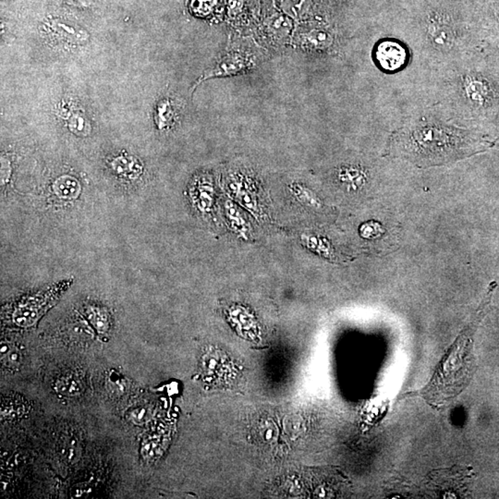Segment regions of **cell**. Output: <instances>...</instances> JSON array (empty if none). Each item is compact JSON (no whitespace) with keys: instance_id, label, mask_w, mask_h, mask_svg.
<instances>
[{"instance_id":"obj_1","label":"cell","mask_w":499,"mask_h":499,"mask_svg":"<svg viewBox=\"0 0 499 499\" xmlns=\"http://www.w3.org/2000/svg\"><path fill=\"white\" fill-rule=\"evenodd\" d=\"M488 141L465 129L424 118L400 129L392 137L389 153L416 166H442L484 151Z\"/></svg>"},{"instance_id":"obj_2","label":"cell","mask_w":499,"mask_h":499,"mask_svg":"<svg viewBox=\"0 0 499 499\" xmlns=\"http://www.w3.org/2000/svg\"><path fill=\"white\" fill-rule=\"evenodd\" d=\"M495 286V283L490 286L488 293L474 320L457 336L428 385L420 391L412 393V396H421L431 405L438 407L444 405L465 389L472 371V338L489 305Z\"/></svg>"},{"instance_id":"obj_3","label":"cell","mask_w":499,"mask_h":499,"mask_svg":"<svg viewBox=\"0 0 499 499\" xmlns=\"http://www.w3.org/2000/svg\"><path fill=\"white\" fill-rule=\"evenodd\" d=\"M450 100L465 114L487 116L499 108V84L488 73L463 69L448 82Z\"/></svg>"},{"instance_id":"obj_4","label":"cell","mask_w":499,"mask_h":499,"mask_svg":"<svg viewBox=\"0 0 499 499\" xmlns=\"http://www.w3.org/2000/svg\"><path fill=\"white\" fill-rule=\"evenodd\" d=\"M422 25L427 42L439 51H450L459 40V22L450 8L442 4L428 6Z\"/></svg>"},{"instance_id":"obj_5","label":"cell","mask_w":499,"mask_h":499,"mask_svg":"<svg viewBox=\"0 0 499 499\" xmlns=\"http://www.w3.org/2000/svg\"><path fill=\"white\" fill-rule=\"evenodd\" d=\"M72 282L67 280L52 286L45 291L23 298L11 312V323L20 329L34 327L58 303Z\"/></svg>"},{"instance_id":"obj_6","label":"cell","mask_w":499,"mask_h":499,"mask_svg":"<svg viewBox=\"0 0 499 499\" xmlns=\"http://www.w3.org/2000/svg\"><path fill=\"white\" fill-rule=\"evenodd\" d=\"M309 480L310 494L312 498H334L347 495L350 484L346 477L338 469H315L307 474Z\"/></svg>"},{"instance_id":"obj_7","label":"cell","mask_w":499,"mask_h":499,"mask_svg":"<svg viewBox=\"0 0 499 499\" xmlns=\"http://www.w3.org/2000/svg\"><path fill=\"white\" fill-rule=\"evenodd\" d=\"M253 58L252 55L246 50L241 49H230L226 51V54L217 61L212 69L208 70L202 77L200 81L212 78V77H223L237 75L239 73L246 72L253 67ZM198 82V84H199Z\"/></svg>"},{"instance_id":"obj_8","label":"cell","mask_w":499,"mask_h":499,"mask_svg":"<svg viewBox=\"0 0 499 499\" xmlns=\"http://www.w3.org/2000/svg\"><path fill=\"white\" fill-rule=\"evenodd\" d=\"M293 25L291 18L285 13H274L264 22V42L273 47L285 46L291 37Z\"/></svg>"},{"instance_id":"obj_9","label":"cell","mask_w":499,"mask_h":499,"mask_svg":"<svg viewBox=\"0 0 499 499\" xmlns=\"http://www.w3.org/2000/svg\"><path fill=\"white\" fill-rule=\"evenodd\" d=\"M407 56L406 49L395 41L381 42L374 52L377 63L389 72L401 69L406 64Z\"/></svg>"},{"instance_id":"obj_10","label":"cell","mask_w":499,"mask_h":499,"mask_svg":"<svg viewBox=\"0 0 499 499\" xmlns=\"http://www.w3.org/2000/svg\"><path fill=\"white\" fill-rule=\"evenodd\" d=\"M49 31L64 42L82 45L89 40V32L77 23L69 20L54 19L49 23Z\"/></svg>"},{"instance_id":"obj_11","label":"cell","mask_w":499,"mask_h":499,"mask_svg":"<svg viewBox=\"0 0 499 499\" xmlns=\"http://www.w3.org/2000/svg\"><path fill=\"white\" fill-rule=\"evenodd\" d=\"M193 199L196 208L203 214L211 211L214 205L215 189L209 177L203 176L198 179L194 186Z\"/></svg>"},{"instance_id":"obj_12","label":"cell","mask_w":499,"mask_h":499,"mask_svg":"<svg viewBox=\"0 0 499 499\" xmlns=\"http://www.w3.org/2000/svg\"><path fill=\"white\" fill-rule=\"evenodd\" d=\"M301 49H327L331 44L332 37L329 32L321 28L310 29L309 31L301 32L294 40Z\"/></svg>"},{"instance_id":"obj_13","label":"cell","mask_w":499,"mask_h":499,"mask_svg":"<svg viewBox=\"0 0 499 499\" xmlns=\"http://www.w3.org/2000/svg\"><path fill=\"white\" fill-rule=\"evenodd\" d=\"M336 178L341 184L351 190H358L365 185L367 176L361 167L347 165L336 170Z\"/></svg>"},{"instance_id":"obj_14","label":"cell","mask_w":499,"mask_h":499,"mask_svg":"<svg viewBox=\"0 0 499 499\" xmlns=\"http://www.w3.org/2000/svg\"><path fill=\"white\" fill-rule=\"evenodd\" d=\"M225 215L230 227L239 237L248 240L249 238L250 226L244 217V214L232 201L225 203Z\"/></svg>"},{"instance_id":"obj_15","label":"cell","mask_w":499,"mask_h":499,"mask_svg":"<svg viewBox=\"0 0 499 499\" xmlns=\"http://www.w3.org/2000/svg\"><path fill=\"white\" fill-rule=\"evenodd\" d=\"M289 193L306 208L319 209L322 208L321 200L312 189L307 187L303 182H292L289 186Z\"/></svg>"},{"instance_id":"obj_16","label":"cell","mask_w":499,"mask_h":499,"mask_svg":"<svg viewBox=\"0 0 499 499\" xmlns=\"http://www.w3.org/2000/svg\"><path fill=\"white\" fill-rule=\"evenodd\" d=\"M300 240L303 246L311 251V252L323 256L324 258H332L333 249L331 244H329V241L326 238L321 237V236L317 234H311V233H303L301 236Z\"/></svg>"},{"instance_id":"obj_17","label":"cell","mask_w":499,"mask_h":499,"mask_svg":"<svg viewBox=\"0 0 499 499\" xmlns=\"http://www.w3.org/2000/svg\"><path fill=\"white\" fill-rule=\"evenodd\" d=\"M56 196L65 200H73L81 194V184L72 176H62L53 184Z\"/></svg>"},{"instance_id":"obj_18","label":"cell","mask_w":499,"mask_h":499,"mask_svg":"<svg viewBox=\"0 0 499 499\" xmlns=\"http://www.w3.org/2000/svg\"><path fill=\"white\" fill-rule=\"evenodd\" d=\"M88 320L99 334H106L110 329V317L105 308L96 305H88L85 310Z\"/></svg>"},{"instance_id":"obj_19","label":"cell","mask_w":499,"mask_h":499,"mask_svg":"<svg viewBox=\"0 0 499 499\" xmlns=\"http://www.w3.org/2000/svg\"><path fill=\"white\" fill-rule=\"evenodd\" d=\"M230 190L244 208H246L253 214H258L259 212L258 201L255 199V196H253L250 190H248L247 186L244 184V182L241 179H232L230 182Z\"/></svg>"},{"instance_id":"obj_20","label":"cell","mask_w":499,"mask_h":499,"mask_svg":"<svg viewBox=\"0 0 499 499\" xmlns=\"http://www.w3.org/2000/svg\"><path fill=\"white\" fill-rule=\"evenodd\" d=\"M111 167L114 172L122 177H128L130 179L138 178L143 172V168L137 159L124 158V156L115 158L112 161Z\"/></svg>"},{"instance_id":"obj_21","label":"cell","mask_w":499,"mask_h":499,"mask_svg":"<svg viewBox=\"0 0 499 499\" xmlns=\"http://www.w3.org/2000/svg\"><path fill=\"white\" fill-rule=\"evenodd\" d=\"M82 381L75 374H65L55 383V391L63 397H75L82 392Z\"/></svg>"},{"instance_id":"obj_22","label":"cell","mask_w":499,"mask_h":499,"mask_svg":"<svg viewBox=\"0 0 499 499\" xmlns=\"http://www.w3.org/2000/svg\"><path fill=\"white\" fill-rule=\"evenodd\" d=\"M175 109L170 99H163L158 103L156 108V123L160 131L170 128L175 120Z\"/></svg>"},{"instance_id":"obj_23","label":"cell","mask_w":499,"mask_h":499,"mask_svg":"<svg viewBox=\"0 0 499 499\" xmlns=\"http://www.w3.org/2000/svg\"><path fill=\"white\" fill-rule=\"evenodd\" d=\"M310 6V0H282L280 4L283 13L295 20L303 19L308 13Z\"/></svg>"},{"instance_id":"obj_24","label":"cell","mask_w":499,"mask_h":499,"mask_svg":"<svg viewBox=\"0 0 499 499\" xmlns=\"http://www.w3.org/2000/svg\"><path fill=\"white\" fill-rule=\"evenodd\" d=\"M162 440L158 435L146 436L141 443V457L146 462H153L156 457L160 456L162 453Z\"/></svg>"},{"instance_id":"obj_25","label":"cell","mask_w":499,"mask_h":499,"mask_svg":"<svg viewBox=\"0 0 499 499\" xmlns=\"http://www.w3.org/2000/svg\"><path fill=\"white\" fill-rule=\"evenodd\" d=\"M69 128L73 134L79 137H87L91 132L89 120L84 113L79 111L70 115Z\"/></svg>"},{"instance_id":"obj_26","label":"cell","mask_w":499,"mask_h":499,"mask_svg":"<svg viewBox=\"0 0 499 499\" xmlns=\"http://www.w3.org/2000/svg\"><path fill=\"white\" fill-rule=\"evenodd\" d=\"M1 362L6 368H18L22 362V353L16 347L7 343L1 344Z\"/></svg>"},{"instance_id":"obj_27","label":"cell","mask_w":499,"mask_h":499,"mask_svg":"<svg viewBox=\"0 0 499 499\" xmlns=\"http://www.w3.org/2000/svg\"><path fill=\"white\" fill-rule=\"evenodd\" d=\"M360 235L363 239L372 240L381 237L385 233V229L377 221L371 220L363 223L359 229Z\"/></svg>"},{"instance_id":"obj_28","label":"cell","mask_w":499,"mask_h":499,"mask_svg":"<svg viewBox=\"0 0 499 499\" xmlns=\"http://www.w3.org/2000/svg\"><path fill=\"white\" fill-rule=\"evenodd\" d=\"M221 0H193L191 10L199 16H208L215 10Z\"/></svg>"},{"instance_id":"obj_29","label":"cell","mask_w":499,"mask_h":499,"mask_svg":"<svg viewBox=\"0 0 499 499\" xmlns=\"http://www.w3.org/2000/svg\"><path fill=\"white\" fill-rule=\"evenodd\" d=\"M487 11L499 31V0H490L488 5H487Z\"/></svg>"},{"instance_id":"obj_30","label":"cell","mask_w":499,"mask_h":499,"mask_svg":"<svg viewBox=\"0 0 499 499\" xmlns=\"http://www.w3.org/2000/svg\"><path fill=\"white\" fill-rule=\"evenodd\" d=\"M244 0H229L227 1L229 15L232 18L237 17L244 10Z\"/></svg>"},{"instance_id":"obj_31","label":"cell","mask_w":499,"mask_h":499,"mask_svg":"<svg viewBox=\"0 0 499 499\" xmlns=\"http://www.w3.org/2000/svg\"><path fill=\"white\" fill-rule=\"evenodd\" d=\"M68 4L75 6V7L78 8H87L90 7L94 3V0H64Z\"/></svg>"}]
</instances>
